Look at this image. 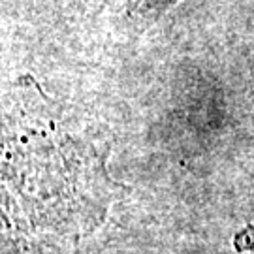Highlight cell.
<instances>
[{
  "mask_svg": "<svg viewBox=\"0 0 254 254\" xmlns=\"http://www.w3.org/2000/svg\"><path fill=\"white\" fill-rule=\"evenodd\" d=\"M72 156V137L38 87L0 85V251H28L64 232Z\"/></svg>",
  "mask_w": 254,
  "mask_h": 254,
  "instance_id": "1",
  "label": "cell"
}]
</instances>
